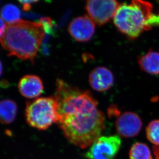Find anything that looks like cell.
Wrapping results in <instances>:
<instances>
[{
    "instance_id": "cell-1",
    "label": "cell",
    "mask_w": 159,
    "mask_h": 159,
    "mask_svg": "<svg viewBox=\"0 0 159 159\" xmlns=\"http://www.w3.org/2000/svg\"><path fill=\"white\" fill-rule=\"evenodd\" d=\"M58 123L69 142L81 148L92 145L105 128L104 114L89 90L74 87L61 79L56 82Z\"/></svg>"
},
{
    "instance_id": "cell-2",
    "label": "cell",
    "mask_w": 159,
    "mask_h": 159,
    "mask_svg": "<svg viewBox=\"0 0 159 159\" xmlns=\"http://www.w3.org/2000/svg\"><path fill=\"white\" fill-rule=\"evenodd\" d=\"M44 36L45 32L40 22L20 20L7 24L0 42L9 56L33 62Z\"/></svg>"
},
{
    "instance_id": "cell-3",
    "label": "cell",
    "mask_w": 159,
    "mask_h": 159,
    "mask_svg": "<svg viewBox=\"0 0 159 159\" xmlns=\"http://www.w3.org/2000/svg\"><path fill=\"white\" fill-rule=\"evenodd\" d=\"M152 6L145 0H132L130 4L118 6L114 17V23L119 32L130 39L139 37L149 30L147 22L152 15Z\"/></svg>"
},
{
    "instance_id": "cell-4",
    "label": "cell",
    "mask_w": 159,
    "mask_h": 159,
    "mask_svg": "<svg viewBox=\"0 0 159 159\" xmlns=\"http://www.w3.org/2000/svg\"><path fill=\"white\" fill-rule=\"evenodd\" d=\"M25 115L26 122L31 127L39 130L47 129L58 122L57 98L54 95L26 102Z\"/></svg>"
},
{
    "instance_id": "cell-5",
    "label": "cell",
    "mask_w": 159,
    "mask_h": 159,
    "mask_svg": "<svg viewBox=\"0 0 159 159\" xmlns=\"http://www.w3.org/2000/svg\"><path fill=\"white\" fill-rule=\"evenodd\" d=\"M121 145L118 135L100 136L93 143L85 157L89 159H113Z\"/></svg>"
},
{
    "instance_id": "cell-6",
    "label": "cell",
    "mask_w": 159,
    "mask_h": 159,
    "mask_svg": "<svg viewBox=\"0 0 159 159\" xmlns=\"http://www.w3.org/2000/svg\"><path fill=\"white\" fill-rule=\"evenodd\" d=\"M119 5L117 0H87L85 9L94 23L101 26L114 18Z\"/></svg>"
},
{
    "instance_id": "cell-7",
    "label": "cell",
    "mask_w": 159,
    "mask_h": 159,
    "mask_svg": "<svg viewBox=\"0 0 159 159\" xmlns=\"http://www.w3.org/2000/svg\"><path fill=\"white\" fill-rule=\"evenodd\" d=\"M142 126V119L134 112H124L119 115L115 121L116 131L118 134L125 138H131L138 135Z\"/></svg>"
},
{
    "instance_id": "cell-8",
    "label": "cell",
    "mask_w": 159,
    "mask_h": 159,
    "mask_svg": "<svg viewBox=\"0 0 159 159\" xmlns=\"http://www.w3.org/2000/svg\"><path fill=\"white\" fill-rule=\"evenodd\" d=\"M95 31V23L89 16L74 19L68 27V32L71 36L76 41L81 43L90 40Z\"/></svg>"
},
{
    "instance_id": "cell-9",
    "label": "cell",
    "mask_w": 159,
    "mask_h": 159,
    "mask_svg": "<svg viewBox=\"0 0 159 159\" xmlns=\"http://www.w3.org/2000/svg\"><path fill=\"white\" fill-rule=\"evenodd\" d=\"M89 83L92 89L98 92L107 91L113 86L114 77L112 71L105 67H97L89 75Z\"/></svg>"
},
{
    "instance_id": "cell-10",
    "label": "cell",
    "mask_w": 159,
    "mask_h": 159,
    "mask_svg": "<svg viewBox=\"0 0 159 159\" xmlns=\"http://www.w3.org/2000/svg\"><path fill=\"white\" fill-rule=\"evenodd\" d=\"M20 93L28 99L36 98L43 91V84L39 77L33 75H28L22 77L18 83Z\"/></svg>"
},
{
    "instance_id": "cell-11",
    "label": "cell",
    "mask_w": 159,
    "mask_h": 159,
    "mask_svg": "<svg viewBox=\"0 0 159 159\" xmlns=\"http://www.w3.org/2000/svg\"><path fill=\"white\" fill-rule=\"evenodd\" d=\"M141 70L152 75H159V51L150 49L146 53L138 57Z\"/></svg>"
},
{
    "instance_id": "cell-12",
    "label": "cell",
    "mask_w": 159,
    "mask_h": 159,
    "mask_svg": "<svg viewBox=\"0 0 159 159\" xmlns=\"http://www.w3.org/2000/svg\"><path fill=\"white\" fill-rule=\"evenodd\" d=\"M17 111V104L13 100L6 99L0 101V122L11 124L15 119Z\"/></svg>"
},
{
    "instance_id": "cell-13",
    "label": "cell",
    "mask_w": 159,
    "mask_h": 159,
    "mask_svg": "<svg viewBox=\"0 0 159 159\" xmlns=\"http://www.w3.org/2000/svg\"><path fill=\"white\" fill-rule=\"evenodd\" d=\"M1 16L5 22L8 24H11L20 20L21 12L17 6L7 4L2 8Z\"/></svg>"
},
{
    "instance_id": "cell-14",
    "label": "cell",
    "mask_w": 159,
    "mask_h": 159,
    "mask_svg": "<svg viewBox=\"0 0 159 159\" xmlns=\"http://www.w3.org/2000/svg\"><path fill=\"white\" fill-rule=\"evenodd\" d=\"M130 159H152L150 149L146 144L138 142L133 144L129 152Z\"/></svg>"
},
{
    "instance_id": "cell-15",
    "label": "cell",
    "mask_w": 159,
    "mask_h": 159,
    "mask_svg": "<svg viewBox=\"0 0 159 159\" xmlns=\"http://www.w3.org/2000/svg\"><path fill=\"white\" fill-rule=\"evenodd\" d=\"M147 139L155 146H159V120L149 123L146 129Z\"/></svg>"
},
{
    "instance_id": "cell-16",
    "label": "cell",
    "mask_w": 159,
    "mask_h": 159,
    "mask_svg": "<svg viewBox=\"0 0 159 159\" xmlns=\"http://www.w3.org/2000/svg\"><path fill=\"white\" fill-rule=\"evenodd\" d=\"M147 25L149 30L153 26H159V14H152L148 20Z\"/></svg>"
},
{
    "instance_id": "cell-17",
    "label": "cell",
    "mask_w": 159,
    "mask_h": 159,
    "mask_svg": "<svg viewBox=\"0 0 159 159\" xmlns=\"http://www.w3.org/2000/svg\"><path fill=\"white\" fill-rule=\"evenodd\" d=\"M18 1L22 5L23 9L25 11H29L31 9V5L33 4L36 3L40 0H18Z\"/></svg>"
},
{
    "instance_id": "cell-18",
    "label": "cell",
    "mask_w": 159,
    "mask_h": 159,
    "mask_svg": "<svg viewBox=\"0 0 159 159\" xmlns=\"http://www.w3.org/2000/svg\"><path fill=\"white\" fill-rule=\"evenodd\" d=\"M7 25L1 17H0V38H1L6 31Z\"/></svg>"
},
{
    "instance_id": "cell-19",
    "label": "cell",
    "mask_w": 159,
    "mask_h": 159,
    "mask_svg": "<svg viewBox=\"0 0 159 159\" xmlns=\"http://www.w3.org/2000/svg\"><path fill=\"white\" fill-rule=\"evenodd\" d=\"M155 159H159V146H153L152 147Z\"/></svg>"
},
{
    "instance_id": "cell-20",
    "label": "cell",
    "mask_w": 159,
    "mask_h": 159,
    "mask_svg": "<svg viewBox=\"0 0 159 159\" xmlns=\"http://www.w3.org/2000/svg\"><path fill=\"white\" fill-rule=\"evenodd\" d=\"M2 72H3V66H2L1 61H0V77L1 76Z\"/></svg>"
}]
</instances>
